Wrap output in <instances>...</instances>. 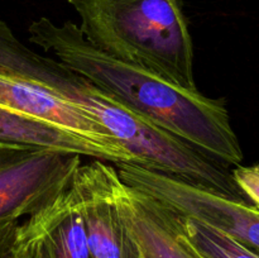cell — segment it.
Returning <instances> with one entry per match:
<instances>
[{"mask_svg":"<svg viewBox=\"0 0 259 258\" xmlns=\"http://www.w3.org/2000/svg\"><path fill=\"white\" fill-rule=\"evenodd\" d=\"M10 258H29V255H28L24 245L19 242V239H18V238H17V240H15V247H14V250H13L12 257Z\"/></svg>","mask_w":259,"mask_h":258,"instance_id":"cell-13","label":"cell"},{"mask_svg":"<svg viewBox=\"0 0 259 258\" xmlns=\"http://www.w3.org/2000/svg\"><path fill=\"white\" fill-rule=\"evenodd\" d=\"M20 219L3 218L0 219V258H10L17 240V229Z\"/></svg>","mask_w":259,"mask_h":258,"instance_id":"cell-12","label":"cell"},{"mask_svg":"<svg viewBox=\"0 0 259 258\" xmlns=\"http://www.w3.org/2000/svg\"><path fill=\"white\" fill-rule=\"evenodd\" d=\"M29 42L93 82L134 113L191 144L223 166H238L243 151L223 99L169 83L94 47L76 23L33 20Z\"/></svg>","mask_w":259,"mask_h":258,"instance_id":"cell-1","label":"cell"},{"mask_svg":"<svg viewBox=\"0 0 259 258\" xmlns=\"http://www.w3.org/2000/svg\"><path fill=\"white\" fill-rule=\"evenodd\" d=\"M83 37L105 55L169 83L199 90L181 0H67Z\"/></svg>","mask_w":259,"mask_h":258,"instance_id":"cell-2","label":"cell"},{"mask_svg":"<svg viewBox=\"0 0 259 258\" xmlns=\"http://www.w3.org/2000/svg\"><path fill=\"white\" fill-rule=\"evenodd\" d=\"M82 156L0 144V219L29 217L72 182Z\"/></svg>","mask_w":259,"mask_h":258,"instance_id":"cell-4","label":"cell"},{"mask_svg":"<svg viewBox=\"0 0 259 258\" xmlns=\"http://www.w3.org/2000/svg\"><path fill=\"white\" fill-rule=\"evenodd\" d=\"M0 144L43 147L81 154L110 163H125L120 154L52 124L17 115L0 109Z\"/></svg>","mask_w":259,"mask_h":258,"instance_id":"cell-9","label":"cell"},{"mask_svg":"<svg viewBox=\"0 0 259 258\" xmlns=\"http://www.w3.org/2000/svg\"><path fill=\"white\" fill-rule=\"evenodd\" d=\"M116 200L120 217L142 258H204L185 237L179 214L119 179Z\"/></svg>","mask_w":259,"mask_h":258,"instance_id":"cell-6","label":"cell"},{"mask_svg":"<svg viewBox=\"0 0 259 258\" xmlns=\"http://www.w3.org/2000/svg\"><path fill=\"white\" fill-rule=\"evenodd\" d=\"M119 179L116 166L96 158L82 162L73 177L93 258H142L119 212Z\"/></svg>","mask_w":259,"mask_h":258,"instance_id":"cell-5","label":"cell"},{"mask_svg":"<svg viewBox=\"0 0 259 258\" xmlns=\"http://www.w3.org/2000/svg\"><path fill=\"white\" fill-rule=\"evenodd\" d=\"M17 237L29 258H93L73 180L19 222Z\"/></svg>","mask_w":259,"mask_h":258,"instance_id":"cell-7","label":"cell"},{"mask_svg":"<svg viewBox=\"0 0 259 258\" xmlns=\"http://www.w3.org/2000/svg\"><path fill=\"white\" fill-rule=\"evenodd\" d=\"M179 217L185 237L204 258H259L258 253L222 230L192 218Z\"/></svg>","mask_w":259,"mask_h":258,"instance_id":"cell-10","label":"cell"},{"mask_svg":"<svg viewBox=\"0 0 259 258\" xmlns=\"http://www.w3.org/2000/svg\"><path fill=\"white\" fill-rule=\"evenodd\" d=\"M0 109L52 124L111 149L120 154L125 163H137L136 157L95 118L3 68H0Z\"/></svg>","mask_w":259,"mask_h":258,"instance_id":"cell-8","label":"cell"},{"mask_svg":"<svg viewBox=\"0 0 259 258\" xmlns=\"http://www.w3.org/2000/svg\"><path fill=\"white\" fill-rule=\"evenodd\" d=\"M232 176L245 199L259 210V164H238L232 171Z\"/></svg>","mask_w":259,"mask_h":258,"instance_id":"cell-11","label":"cell"},{"mask_svg":"<svg viewBox=\"0 0 259 258\" xmlns=\"http://www.w3.org/2000/svg\"><path fill=\"white\" fill-rule=\"evenodd\" d=\"M125 184L156 197L181 217L200 220L259 254V210L250 202L134 163H118Z\"/></svg>","mask_w":259,"mask_h":258,"instance_id":"cell-3","label":"cell"}]
</instances>
